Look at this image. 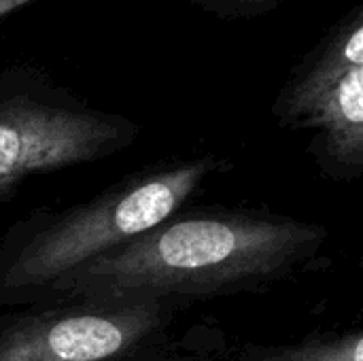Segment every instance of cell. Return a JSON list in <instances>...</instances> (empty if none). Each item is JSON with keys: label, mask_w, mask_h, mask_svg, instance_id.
Wrapping results in <instances>:
<instances>
[{"label": "cell", "mask_w": 363, "mask_h": 361, "mask_svg": "<svg viewBox=\"0 0 363 361\" xmlns=\"http://www.w3.org/2000/svg\"><path fill=\"white\" fill-rule=\"evenodd\" d=\"M179 313L151 300H60L0 311V361H125L168 343Z\"/></svg>", "instance_id": "3957f363"}, {"label": "cell", "mask_w": 363, "mask_h": 361, "mask_svg": "<svg viewBox=\"0 0 363 361\" xmlns=\"http://www.w3.org/2000/svg\"><path fill=\"white\" fill-rule=\"evenodd\" d=\"M125 361H217L211 355H204V353H198V351H183V349H174L170 347L168 343L160 345V347H153V349H147L134 357Z\"/></svg>", "instance_id": "52a82bcc"}, {"label": "cell", "mask_w": 363, "mask_h": 361, "mask_svg": "<svg viewBox=\"0 0 363 361\" xmlns=\"http://www.w3.org/2000/svg\"><path fill=\"white\" fill-rule=\"evenodd\" d=\"M330 232L272 211L191 204L62 279L40 304L60 300L194 302L266 291L315 268Z\"/></svg>", "instance_id": "6da1fadb"}, {"label": "cell", "mask_w": 363, "mask_h": 361, "mask_svg": "<svg viewBox=\"0 0 363 361\" xmlns=\"http://www.w3.org/2000/svg\"><path fill=\"white\" fill-rule=\"evenodd\" d=\"M283 126L313 130L308 153L323 177L349 183L363 172V15L338 28L311 66L279 96Z\"/></svg>", "instance_id": "5b68a950"}, {"label": "cell", "mask_w": 363, "mask_h": 361, "mask_svg": "<svg viewBox=\"0 0 363 361\" xmlns=\"http://www.w3.org/2000/svg\"><path fill=\"white\" fill-rule=\"evenodd\" d=\"M136 136L138 126L119 115L30 89L0 91V204L30 177L113 157Z\"/></svg>", "instance_id": "277c9868"}, {"label": "cell", "mask_w": 363, "mask_h": 361, "mask_svg": "<svg viewBox=\"0 0 363 361\" xmlns=\"http://www.w3.org/2000/svg\"><path fill=\"white\" fill-rule=\"evenodd\" d=\"M232 170L204 153L136 170L83 202L38 206L0 234V311L40 304L77 268L187 209L208 179Z\"/></svg>", "instance_id": "7a4b0ae2"}, {"label": "cell", "mask_w": 363, "mask_h": 361, "mask_svg": "<svg viewBox=\"0 0 363 361\" xmlns=\"http://www.w3.org/2000/svg\"><path fill=\"white\" fill-rule=\"evenodd\" d=\"M234 361H363L359 328L338 334H311L291 345H242Z\"/></svg>", "instance_id": "8992f818"}, {"label": "cell", "mask_w": 363, "mask_h": 361, "mask_svg": "<svg viewBox=\"0 0 363 361\" xmlns=\"http://www.w3.org/2000/svg\"><path fill=\"white\" fill-rule=\"evenodd\" d=\"M30 2H34V0H0V17L13 13V11H17V9L26 6V4H30Z\"/></svg>", "instance_id": "ba28073f"}]
</instances>
